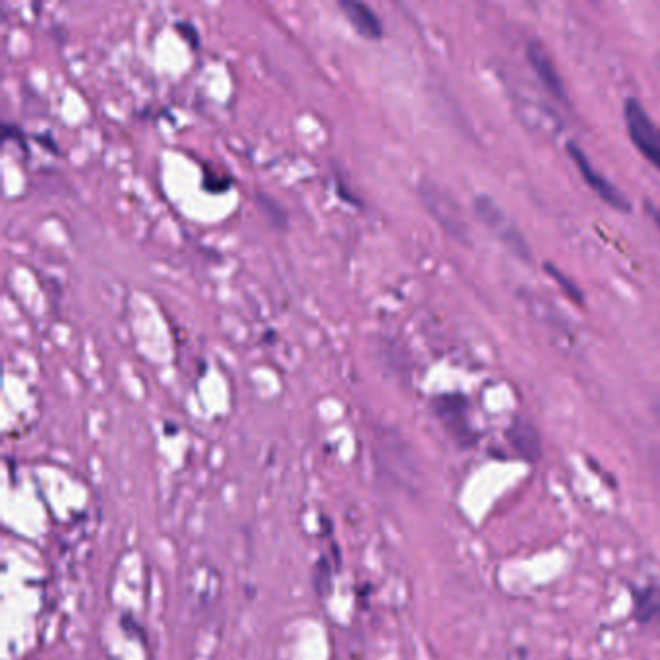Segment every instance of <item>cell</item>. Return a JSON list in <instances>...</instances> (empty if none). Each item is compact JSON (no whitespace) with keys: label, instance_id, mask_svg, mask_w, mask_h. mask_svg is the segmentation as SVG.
<instances>
[{"label":"cell","instance_id":"cell-9","mask_svg":"<svg viewBox=\"0 0 660 660\" xmlns=\"http://www.w3.org/2000/svg\"><path fill=\"white\" fill-rule=\"evenodd\" d=\"M649 211L653 213V219H655V223L659 225V229H660V210H657V208H653V206H649Z\"/></svg>","mask_w":660,"mask_h":660},{"label":"cell","instance_id":"cell-7","mask_svg":"<svg viewBox=\"0 0 660 660\" xmlns=\"http://www.w3.org/2000/svg\"><path fill=\"white\" fill-rule=\"evenodd\" d=\"M544 270L548 271L552 275V279L562 287V291L568 295V299L573 300L575 304H583L585 302V297H583V291L571 281L568 275H564L562 271L558 270L554 264L546 262L544 264Z\"/></svg>","mask_w":660,"mask_h":660},{"label":"cell","instance_id":"cell-2","mask_svg":"<svg viewBox=\"0 0 660 660\" xmlns=\"http://www.w3.org/2000/svg\"><path fill=\"white\" fill-rule=\"evenodd\" d=\"M475 213L480 219V223L490 229L498 239L502 240L511 252L523 260H531V248L529 242L521 235V231L513 225L510 217L502 211V208L488 196H479L475 200Z\"/></svg>","mask_w":660,"mask_h":660},{"label":"cell","instance_id":"cell-5","mask_svg":"<svg viewBox=\"0 0 660 660\" xmlns=\"http://www.w3.org/2000/svg\"><path fill=\"white\" fill-rule=\"evenodd\" d=\"M527 60L531 64V68L535 70V74L539 76L540 84L546 88L548 93H552L556 99L566 101V88L564 82L556 70V64L550 59V55L544 51V47L533 41L527 47Z\"/></svg>","mask_w":660,"mask_h":660},{"label":"cell","instance_id":"cell-8","mask_svg":"<svg viewBox=\"0 0 660 660\" xmlns=\"http://www.w3.org/2000/svg\"><path fill=\"white\" fill-rule=\"evenodd\" d=\"M258 204L262 206V210L266 211L270 215L271 221L277 225V227H283L287 223V213L283 211V208L271 200L268 194H258Z\"/></svg>","mask_w":660,"mask_h":660},{"label":"cell","instance_id":"cell-1","mask_svg":"<svg viewBox=\"0 0 660 660\" xmlns=\"http://www.w3.org/2000/svg\"><path fill=\"white\" fill-rule=\"evenodd\" d=\"M624 119L633 146L660 171L659 124L649 117L643 103L633 97L624 103Z\"/></svg>","mask_w":660,"mask_h":660},{"label":"cell","instance_id":"cell-6","mask_svg":"<svg viewBox=\"0 0 660 660\" xmlns=\"http://www.w3.org/2000/svg\"><path fill=\"white\" fill-rule=\"evenodd\" d=\"M339 8L345 12L351 26L366 39H380L384 35V24L378 14L357 0H339Z\"/></svg>","mask_w":660,"mask_h":660},{"label":"cell","instance_id":"cell-4","mask_svg":"<svg viewBox=\"0 0 660 660\" xmlns=\"http://www.w3.org/2000/svg\"><path fill=\"white\" fill-rule=\"evenodd\" d=\"M422 198L426 208L430 213L440 221V225L457 239H467V223L463 219V213L455 206V202L451 200L448 194L440 192L434 184H424L420 188Z\"/></svg>","mask_w":660,"mask_h":660},{"label":"cell","instance_id":"cell-3","mask_svg":"<svg viewBox=\"0 0 660 660\" xmlns=\"http://www.w3.org/2000/svg\"><path fill=\"white\" fill-rule=\"evenodd\" d=\"M566 151H568L573 165L577 167L579 175L583 177V180L589 184V188L599 196L604 204H608L614 210L624 211V213L631 210L630 200L610 180L606 179L600 171H597L593 167V163L589 161L587 153L583 151L581 146H577L575 142H568L566 144Z\"/></svg>","mask_w":660,"mask_h":660}]
</instances>
